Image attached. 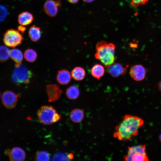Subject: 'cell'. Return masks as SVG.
<instances>
[{"label": "cell", "mask_w": 161, "mask_h": 161, "mask_svg": "<svg viewBox=\"0 0 161 161\" xmlns=\"http://www.w3.org/2000/svg\"><path fill=\"white\" fill-rule=\"evenodd\" d=\"M143 123L144 121L141 118L126 114L124 116L123 120L116 126L113 137L120 141H128L132 136L138 135V129L142 127Z\"/></svg>", "instance_id": "1"}, {"label": "cell", "mask_w": 161, "mask_h": 161, "mask_svg": "<svg viewBox=\"0 0 161 161\" xmlns=\"http://www.w3.org/2000/svg\"><path fill=\"white\" fill-rule=\"evenodd\" d=\"M96 47V58L100 61L105 66L114 63L115 46L114 44L102 41L97 44Z\"/></svg>", "instance_id": "2"}, {"label": "cell", "mask_w": 161, "mask_h": 161, "mask_svg": "<svg viewBox=\"0 0 161 161\" xmlns=\"http://www.w3.org/2000/svg\"><path fill=\"white\" fill-rule=\"evenodd\" d=\"M145 149V145L129 147L127 154L124 156L123 159L126 161H148Z\"/></svg>", "instance_id": "3"}, {"label": "cell", "mask_w": 161, "mask_h": 161, "mask_svg": "<svg viewBox=\"0 0 161 161\" xmlns=\"http://www.w3.org/2000/svg\"><path fill=\"white\" fill-rule=\"evenodd\" d=\"M32 75L31 71L24 65H21L19 67H16L14 70L12 79L14 82L17 84H27L29 83Z\"/></svg>", "instance_id": "4"}, {"label": "cell", "mask_w": 161, "mask_h": 161, "mask_svg": "<svg viewBox=\"0 0 161 161\" xmlns=\"http://www.w3.org/2000/svg\"><path fill=\"white\" fill-rule=\"evenodd\" d=\"M57 112L52 106H44L38 110L37 114L40 122L45 125L53 123V119Z\"/></svg>", "instance_id": "5"}, {"label": "cell", "mask_w": 161, "mask_h": 161, "mask_svg": "<svg viewBox=\"0 0 161 161\" xmlns=\"http://www.w3.org/2000/svg\"><path fill=\"white\" fill-rule=\"evenodd\" d=\"M22 40L23 36L19 31L13 29L8 30L4 35V43L10 47H15L20 44Z\"/></svg>", "instance_id": "6"}, {"label": "cell", "mask_w": 161, "mask_h": 161, "mask_svg": "<svg viewBox=\"0 0 161 161\" xmlns=\"http://www.w3.org/2000/svg\"><path fill=\"white\" fill-rule=\"evenodd\" d=\"M18 96L10 91H5L1 96L3 104L7 108L11 109L14 108L17 103Z\"/></svg>", "instance_id": "7"}, {"label": "cell", "mask_w": 161, "mask_h": 161, "mask_svg": "<svg viewBox=\"0 0 161 161\" xmlns=\"http://www.w3.org/2000/svg\"><path fill=\"white\" fill-rule=\"evenodd\" d=\"M46 89L48 96V101L49 102L58 100L61 96L62 92V90L56 84L47 85Z\"/></svg>", "instance_id": "8"}, {"label": "cell", "mask_w": 161, "mask_h": 161, "mask_svg": "<svg viewBox=\"0 0 161 161\" xmlns=\"http://www.w3.org/2000/svg\"><path fill=\"white\" fill-rule=\"evenodd\" d=\"M130 74L131 77L134 80L140 81L145 78L146 71L145 68L142 65L140 64L136 65L131 68Z\"/></svg>", "instance_id": "9"}, {"label": "cell", "mask_w": 161, "mask_h": 161, "mask_svg": "<svg viewBox=\"0 0 161 161\" xmlns=\"http://www.w3.org/2000/svg\"><path fill=\"white\" fill-rule=\"evenodd\" d=\"M60 1L49 0L44 4V9L45 13L49 16L54 17L58 13V7L61 6Z\"/></svg>", "instance_id": "10"}, {"label": "cell", "mask_w": 161, "mask_h": 161, "mask_svg": "<svg viewBox=\"0 0 161 161\" xmlns=\"http://www.w3.org/2000/svg\"><path fill=\"white\" fill-rule=\"evenodd\" d=\"M105 66L106 72L114 77L123 75L126 71V69L119 63H114L109 65Z\"/></svg>", "instance_id": "11"}, {"label": "cell", "mask_w": 161, "mask_h": 161, "mask_svg": "<svg viewBox=\"0 0 161 161\" xmlns=\"http://www.w3.org/2000/svg\"><path fill=\"white\" fill-rule=\"evenodd\" d=\"M9 158L11 161H22L25 160L26 154L22 148L18 147L12 148L9 154Z\"/></svg>", "instance_id": "12"}, {"label": "cell", "mask_w": 161, "mask_h": 161, "mask_svg": "<svg viewBox=\"0 0 161 161\" xmlns=\"http://www.w3.org/2000/svg\"><path fill=\"white\" fill-rule=\"evenodd\" d=\"M56 79L58 82L60 84L66 85L71 81V76L68 71L62 69L58 71Z\"/></svg>", "instance_id": "13"}, {"label": "cell", "mask_w": 161, "mask_h": 161, "mask_svg": "<svg viewBox=\"0 0 161 161\" xmlns=\"http://www.w3.org/2000/svg\"><path fill=\"white\" fill-rule=\"evenodd\" d=\"M11 58L15 62L16 67H19L23 59V55L21 52L18 49H11L10 52Z\"/></svg>", "instance_id": "14"}, {"label": "cell", "mask_w": 161, "mask_h": 161, "mask_svg": "<svg viewBox=\"0 0 161 161\" xmlns=\"http://www.w3.org/2000/svg\"><path fill=\"white\" fill-rule=\"evenodd\" d=\"M33 19V17L32 14L27 12H24L19 15L18 21L21 25L25 26L31 23Z\"/></svg>", "instance_id": "15"}, {"label": "cell", "mask_w": 161, "mask_h": 161, "mask_svg": "<svg viewBox=\"0 0 161 161\" xmlns=\"http://www.w3.org/2000/svg\"><path fill=\"white\" fill-rule=\"evenodd\" d=\"M84 116V113L83 110L79 109L72 110L69 114L71 120L75 123L81 122L83 119Z\"/></svg>", "instance_id": "16"}, {"label": "cell", "mask_w": 161, "mask_h": 161, "mask_svg": "<svg viewBox=\"0 0 161 161\" xmlns=\"http://www.w3.org/2000/svg\"><path fill=\"white\" fill-rule=\"evenodd\" d=\"M29 37L32 41L36 42L41 38V33L40 28L35 25L31 26L28 32Z\"/></svg>", "instance_id": "17"}, {"label": "cell", "mask_w": 161, "mask_h": 161, "mask_svg": "<svg viewBox=\"0 0 161 161\" xmlns=\"http://www.w3.org/2000/svg\"><path fill=\"white\" fill-rule=\"evenodd\" d=\"M80 91L78 87L75 86H71L67 88L66 95L70 100L76 99L79 96Z\"/></svg>", "instance_id": "18"}, {"label": "cell", "mask_w": 161, "mask_h": 161, "mask_svg": "<svg viewBox=\"0 0 161 161\" xmlns=\"http://www.w3.org/2000/svg\"><path fill=\"white\" fill-rule=\"evenodd\" d=\"M72 78L77 80H81L84 78L85 72L84 69L80 67H76L73 69L71 72Z\"/></svg>", "instance_id": "19"}, {"label": "cell", "mask_w": 161, "mask_h": 161, "mask_svg": "<svg viewBox=\"0 0 161 161\" xmlns=\"http://www.w3.org/2000/svg\"><path fill=\"white\" fill-rule=\"evenodd\" d=\"M105 69L101 65L97 64L93 66L91 70L92 75L98 79H99L104 74Z\"/></svg>", "instance_id": "20"}, {"label": "cell", "mask_w": 161, "mask_h": 161, "mask_svg": "<svg viewBox=\"0 0 161 161\" xmlns=\"http://www.w3.org/2000/svg\"><path fill=\"white\" fill-rule=\"evenodd\" d=\"M24 56L25 58L27 61L32 62L36 60L37 54L34 50L28 49L25 51Z\"/></svg>", "instance_id": "21"}, {"label": "cell", "mask_w": 161, "mask_h": 161, "mask_svg": "<svg viewBox=\"0 0 161 161\" xmlns=\"http://www.w3.org/2000/svg\"><path fill=\"white\" fill-rule=\"evenodd\" d=\"M10 50L6 47L3 46H0V62L6 61L10 56Z\"/></svg>", "instance_id": "22"}, {"label": "cell", "mask_w": 161, "mask_h": 161, "mask_svg": "<svg viewBox=\"0 0 161 161\" xmlns=\"http://www.w3.org/2000/svg\"><path fill=\"white\" fill-rule=\"evenodd\" d=\"M49 154L44 151L38 152L35 155L34 160L35 161H47L50 160Z\"/></svg>", "instance_id": "23"}, {"label": "cell", "mask_w": 161, "mask_h": 161, "mask_svg": "<svg viewBox=\"0 0 161 161\" xmlns=\"http://www.w3.org/2000/svg\"><path fill=\"white\" fill-rule=\"evenodd\" d=\"M52 160H70L68 154L58 153L55 154L52 158Z\"/></svg>", "instance_id": "24"}, {"label": "cell", "mask_w": 161, "mask_h": 161, "mask_svg": "<svg viewBox=\"0 0 161 161\" xmlns=\"http://www.w3.org/2000/svg\"><path fill=\"white\" fill-rule=\"evenodd\" d=\"M148 0H131V5L134 7H137L140 5L144 4Z\"/></svg>", "instance_id": "25"}, {"label": "cell", "mask_w": 161, "mask_h": 161, "mask_svg": "<svg viewBox=\"0 0 161 161\" xmlns=\"http://www.w3.org/2000/svg\"><path fill=\"white\" fill-rule=\"evenodd\" d=\"M7 14V10L4 6L0 5V21L4 20Z\"/></svg>", "instance_id": "26"}, {"label": "cell", "mask_w": 161, "mask_h": 161, "mask_svg": "<svg viewBox=\"0 0 161 161\" xmlns=\"http://www.w3.org/2000/svg\"><path fill=\"white\" fill-rule=\"evenodd\" d=\"M18 31H20L21 32V33H23L26 30V28L24 26H23L22 25H20L19 26H18Z\"/></svg>", "instance_id": "27"}, {"label": "cell", "mask_w": 161, "mask_h": 161, "mask_svg": "<svg viewBox=\"0 0 161 161\" xmlns=\"http://www.w3.org/2000/svg\"><path fill=\"white\" fill-rule=\"evenodd\" d=\"M69 2L72 4L77 3L79 0H67Z\"/></svg>", "instance_id": "28"}, {"label": "cell", "mask_w": 161, "mask_h": 161, "mask_svg": "<svg viewBox=\"0 0 161 161\" xmlns=\"http://www.w3.org/2000/svg\"><path fill=\"white\" fill-rule=\"evenodd\" d=\"M68 156L70 160L72 159L74 157V155L72 153H70L68 154Z\"/></svg>", "instance_id": "29"}, {"label": "cell", "mask_w": 161, "mask_h": 161, "mask_svg": "<svg viewBox=\"0 0 161 161\" xmlns=\"http://www.w3.org/2000/svg\"><path fill=\"white\" fill-rule=\"evenodd\" d=\"M158 87L159 90L161 92V80L158 83Z\"/></svg>", "instance_id": "30"}, {"label": "cell", "mask_w": 161, "mask_h": 161, "mask_svg": "<svg viewBox=\"0 0 161 161\" xmlns=\"http://www.w3.org/2000/svg\"><path fill=\"white\" fill-rule=\"evenodd\" d=\"M95 0H83V1L85 2H90L93 1Z\"/></svg>", "instance_id": "31"}, {"label": "cell", "mask_w": 161, "mask_h": 161, "mask_svg": "<svg viewBox=\"0 0 161 161\" xmlns=\"http://www.w3.org/2000/svg\"><path fill=\"white\" fill-rule=\"evenodd\" d=\"M159 139L160 142H161V134H160L159 136Z\"/></svg>", "instance_id": "32"}, {"label": "cell", "mask_w": 161, "mask_h": 161, "mask_svg": "<svg viewBox=\"0 0 161 161\" xmlns=\"http://www.w3.org/2000/svg\"></svg>", "instance_id": "33"}]
</instances>
